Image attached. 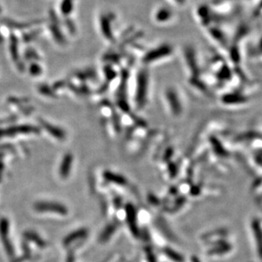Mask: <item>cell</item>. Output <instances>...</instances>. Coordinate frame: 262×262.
Returning a JSON list of instances; mask_svg holds the SVG:
<instances>
[{"label": "cell", "mask_w": 262, "mask_h": 262, "mask_svg": "<svg viewBox=\"0 0 262 262\" xmlns=\"http://www.w3.org/2000/svg\"><path fill=\"white\" fill-rule=\"evenodd\" d=\"M164 105L171 117L178 118L184 112V100L181 92L176 87H167L163 93Z\"/></svg>", "instance_id": "obj_1"}, {"label": "cell", "mask_w": 262, "mask_h": 262, "mask_svg": "<svg viewBox=\"0 0 262 262\" xmlns=\"http://www.w3.org/2000/svg\"><path fill=\"white\" fill-rule=\"evenodd\" d=\"M148 76L144 71H141L139 73L138 83H137V105L144 109V105L147 104V99H148V90H149V82Z\"/></svg>", "instance_id": "obj_3"}, {"label": "cell", "mask_w": 262, "mask_h": 262, "mask_svg": "<svg viewBox=\"0 0 262 262\" xmlns=\"http://www.w3.org/2000/svg\"><path fill=\"white\" fill-rule=\"evenodd\" d=\"M173 49L170 45H160L148 50L142 57V62L144 67H149L152 64H159L167 59L173 55Z\"/></svg>", "instance_id": "obj_2"}, {"label": "cell", "mask_w": 262, "mask_h": 262, "mask_svg": "<svg viewBox=\"0 0 262 262\" xmlns=\"http://www.w3.org/2000/svg\"><path fill=\"white\" fill-rule=\"evenodd\" d=\"M152 20L156 25L166 27L175 23L176 14L170 8L161 6L154 10Z\"/></svg>", "instance_id": "obj_4"}]
</instances>
